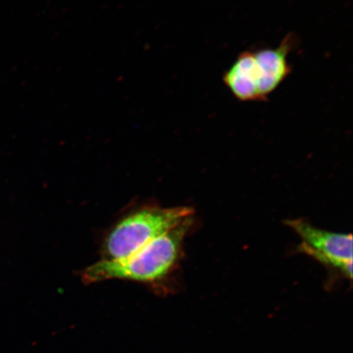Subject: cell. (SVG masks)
<instances>
[{
  "label": "cell",
  "mask_w": 353,
  "mask_h": 353,
  "mask_svg": "<svg viewBox=\"0 0 353 353\" xmlns=\"http://www.w3.org/2000/svg\"><path fill=\"white\" fill-rule=\"evenodd\" d=\"M192 224V216L128 257L103 260L83 271L86 284L110 279L153 283L161 281L173 270L179 258L183 242Z\"/></svg>",
  "instance_id": "cell-1"
},
{
  "label": "cell",
  "mask_w": 353,
  "mask_h": 353,
  "mask_svg": "<svg viewBox=\"0 0 353 353\" xmlns=\"http://www.w3.org/2000/svg\"><path fill=\"white\" fill-rule=\"evenodd\" d=\"M192 214L193 210L187 206L174 208L148 206L132 212L119 221L105 237L104 260L128 257L164 235L185 219L191 217Z\"/></svg>",
  "instance_id": "cell-2"
},
{
  "label": "cell",
  "mask_w": 353,
  "mask_h": 353,
  "mask_svg": "<svg viewBox=\"0 0 353 353\" xmlns=\"http://www.w3.org/2000/svg\"><path fill=\"white\" fill-rule=\"evenodd\" d=\"M254 51L241 52L223 74V81L234 98L243 103H261L254 76Z\"/></svg>",
  "instance_id": "cell-5"
},
{
  "label": "cell",
  "mask_w": 353,
  "mask_h": 353,
  "mask_svg": "<svg viewBox=\"0 0 353 353\" xmlns=\"http://www.w3.org/2000/svg\"><path fill=\"white\" fill-rule=\"evenodd\" d=\"M299 43V39L294 33L285 35L276 48L254 50L256 66L259 74V92L262 101L274 92L292 72L289 56Z\"/></svg>",
  "instance_id": "cell-4"
},
{
  "label": "cell",
  "mask_w": 353,
  "mask_h": 353,
  "mask_svg": "<svg viewBox=\"0 0 353 353\" xmlns=\"http://www.w3.org/2000/svg\"><path fill=\"white\" fill-rule=\"evenodd\" d=\"M286 224L302 238L299 249L344 276L352 277V236L313 227L303 219L288 220Z\"/></svg>",
  "instance_id": "cell-3"
}]
</instances>
